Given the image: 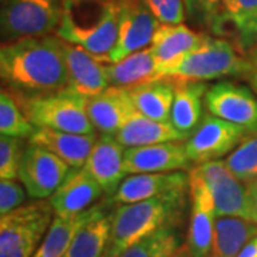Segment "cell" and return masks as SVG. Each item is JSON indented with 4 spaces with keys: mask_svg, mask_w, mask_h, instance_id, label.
I'll return each mask as SVG.
<instances>
[{
    "mask_svg": "<svg viewBox=\"0 0 257 257\" xmlns=\"http://www.w3.org/2000/svg\"><path fill=\"white\" fill-rule=\"evenodd\" d=\"M60 45L69 77L66 90L83 97H90L110 86L106 64L101 60L63 39H60Z\"/></svg>",
    "mask_w": 257,
    "mask_h": 257,
    "instance_id": "cell-14",
    "label": "cell"
},
{
    "mask_svg": "<svg viewBox=\"0 0 257 257\" xmlns=\"http://www.w3.org/2000/svg\"><path fill=\"white\" fill-rule=\"evenodd\" d=\"M186 190L162 194L140 202L117 204L113 210L111 233L104 257H116L130 244L166 224L180 223Z\"/></svg>",
    "mask_w": 257,
    "mask_h": 257,
    "instance_id": "cell-3",
    "label": "cell"
},
{
    "mask_svg": "<svg viewBox=\"0 0 257 257\" xmlns=\"http://www.w3.org/2000/svg\"><path fill=\"white\" fill-rule=\"evenodd\" d=\"M204 106L211 114L239 124L251 132L257 130V97L248 87L237 83H216L204 94Z\"/></svg>",
    "mask_w": 257,
    "mask_h": 257,
    "instance_id": "cell-13",
    "label": "cell"
},
{
    "mask_svg": "<svg viewBox=\"0 0 257 257\" xmlns=\"http://www.w3.org/2000/svg\"><path fill=\"white\" fill-rule=\"evenodd\" d=\"M189 193L192 207L186 250L190 257H211L217 213L210 189L196 167L189 175Z\"/></svg>",
    "mask_w": 257,
    "mask_h": 257,
    "instance_id": "cell-11",
    "label": "cell"
},
{
    "mask_svg": "<svg viewBox=\"0 0 257 257\" xmlns=\"http://www.w3.org/2000/svg\"><path fill=\"white\" fill-rule=\"evenodd\" d=\"M124 89L139 113L159 121H170L175 99V86L170 80L160 79Z\"/></svg>",
    "mask_w": 257,
    "mask_h": 257,
    "instance_id": "cell-27",
    "label": "cell"
},
{
    "mask_svg": "<svg viewBox=\"0 0 257 257\" xmlns=\"http://www.w3.org/2000/svg\"><path fill=\"white\" fill-rule=\"evenodd\" d=\"M121 146L127 147L149 146L165 142H182L187 140V136L173 127L170 121H159L150 119L145 114L135 111L126 123L114 135Z\"/></svg>",
    "mask_w": 257,
    "mask_h": 257,
    "instance_id": "cell-24",
    "label": "cell"
},
{
    "mask_svg": "<svg viewBox=\"0 0 257 257\" xmlns=\"http://www.w3.org/2000/svg\"><path fill=\"white\" fill-rule=\"evenodd\" d=\"M226 166L243 183H251L257 179V130L248 133L233 152H230Z\"/></svg>",
    "mask_w": 257,
    "mask_h": 257,
    "instance_id": "cell-31",
    "label": "cell"
},
{
    "mask_svg": "<svg viewBox=\"0 0 257 257\" xmlns=\"http://www.w3.org/2000/svg\"><path fill=\"white\" fill-rule=\"evenodd\" d=\"M229 40L204 35L200 43L162 70L172 82H209L221 77H248L251 63Z\"/></svg>",
    "mask_w": 257,
    "mask_h": 257,
    "instance_id": "cell-4",
    "label": "cell"
},
{
    "mask_svg": "<svg viewBox=\"0 0 257 257\" xmlns=\"http://www.w3.org/2000/svg\"><path fill=\"white\" fill-rule=\"evenodd\" d=\"M35 126L29 121L19 101L0 92V135L15 138H30Z\"/></svg>",
    "mask_w": 257,
    "mask_h": 257,
    "instance_id": "cell-32",
    "label": "cell"
},
{
    "mask_svg": "<svg viewBox=\"0 0 257 257\" xmlns=\"http://www.w3.org/2000/svg\"><path fill=\"white\" fill-rule=\"evenodd\" d=\"M2 216H3V214H0V221H2Z\"/></svg>",
    "mask_w": 257,
    "mask_h": 257,
    "instance_id": "cell-41",
    "label": "cell"
},
{
    "mask_svg": "<svg viewBox=\"0 0 257 257\" xmlns=\"http://www.w3.org/2000/svg\"><path fill=\"white\" fill-rule=\"evenodd\" d=\"M86 110L93 127L101 135H116L136 111L124 87L109 86L86 99Z\"/></svg>",
    "mask_w": 257,
    "mask_h": 257,
    "instance_id": "cell-19",
    "label": "cell"
},
{
    "mask_svg": "<svg viewBox=\"0 0 257 257\" xmlns=\"http://www.w3.org/2000/svg\"><path fill=\"white\" fill-rule=\"evenodd\" d=\"M189 187V176L182 170L160 173H138L123 179L116 192L111 194L113 204H127L140 202L162 194L186 190Z\"/></svg>",
    "mask_w": 257,
    "mask_h": 257,
    "instance_id": "cell-17",
    "label": "cell"
},
{
    "mask_svg": "<svg viewBox=\"0 0 257 257\" xmlns=\"http://www.w3.org/2000/svg\"><path fill=\"white\" fill-rule=\"evenodd\" d=\"M66 0H3L0 3V45L57 32Z\"/></svg>",
    "mask_w": 257,
    "mask_h": 257,
    "instance_id": "cell-5",
    "label": "cell"
},
{
    "mask_svg": "<svg viewBox=\"0 0 257 257\" xmlns=\"http://www.w3.org/2000/svg\"><path fill=\"white\" fill-rule=\"evenodd\" d=\"M119 8V36L110 63L150 46L159 20L145 0H116Z\"/></svg>",
    "mask_w": 257,
    "mask_h": 257,
    "instance_id": "cell-12",
    "label": "cell"
},
{
    "mask_svg": "<svg viewBox=\"0 0 257 257\" xmlns=\"http://www.w3.org/2000/svg\"><path fill=\"white\" fill-rule=\"evenodd\" d=\"M72 167L45 147L29 143L20 160L19 180L32 199L50 197L63 183Z\"/></svg>",
    "mask_w": 257,
    "mask_h": 257,
    "instance_id": "cell-10",
    "label": "cell"
},
{
    "mask_svg": "<svg viewBox=\"0 0 257 257\" xmlns=\"http://www.w3.org/2000/svg\"><path fill=\"white\" fill-rule=\"evenodd\" d=\"M203 36L204 33H197L183 23H159L150 43V50L159 64L160 76L165 67L175 63L197 46Z\"/></svg>",
    "mask_w": 257,
    "mask_h": 257,
    "instance_id": "cell-23",
    "label": "cell"
},
{
    "mask_svg": "<svg viewBox=\"0 0 257 257\" xmlns=\"http://www.w3.org/2000/svg\"><path fill=\"white\" fill-rule=\"evenodd\" d=\"M173 257H190V254L187 253V250H186V248H180V250H179Z\"/></svg>",
    "mask_w": 257,
    "mask_h": 257,
    "instance_id": "cell-40",
    "label": "cell"
},
{
    "mask_svg": "<svg viewBox=\"0 0 257 257\" xmlns=\"http://www.w3.org/2000/svg\"><path fill=\"white\" fill-rule=\"evenodd\" d=\"M180 248L179 223H172L130 244L116 257H173Z\"/></svg>",
    "mask_w": 257,
    "mask_h": 257,
    "instance_id": "cell-30",
    "label": "cell"
},
{
    "mask_svg": "<svg viewBox=\"0 0 257 257\" xmlns=\"http://www.w3.org/2000/svg\"><path fill=\"white\" fill-rule=\"evenodd\" d=\"M172 83L175 86V99L172 104L170 123L189 138L203 119V99L209 86L204 82Z\"/></svg>",
    "mask_w": 257,
    "mask_h": 257,
    "instance_id": "cell-25",
    "label": "cell"
},
{
    "mask_svg": "<svg viewBox=\"0 0 257 257\" xmlns=\"http://www.w3.org/2000/svg\"><path fill=\"white\" fill-rule=\"evenodd\" d=\"M96 140V133L82 135L52 128L35 127L32 136L29 138V143H35L50 150L72 169H80L86 165Z\"/></svg>",
    "mask_w": 257,
    "mask_h": 257,
    "instance_id": "cell-20",
    "label": "cell"
},
{
    "mask_svg": "<svg viewBox=\"0 0 257 257\" xmlns=\"http://www.w3.org/2000/svg\"><path fill=\"white\" fill-rule=\"evenodd\" d=\"M57 36L80 46L103 63L119 36V8L116 0H66Z\"/></svg>",
    "mask_w": 257,
    "mask_h": 257,
    "instance_id": "cell-2",
    "label": "cell"
},
{
    "mask_svg": "<svg viewBox=\"0 0 257 257\" xmlns=\"http://www.w3.org/2000/svg\"><path fill=\"white\" fill-rule=\"evenodd\" d=\"M86 99L69 90H62L33 97L19 96V104L35 127L94 135L96 128L87 116Z\"/></svg>",
    "mask_w": 257,
    "mask_h": 257,
    "instance_id": "cell-7",
    "label": "cell"
},
{
    "mask_svg": "<svg viewBox=\"0 0 257 257\" xmlns=\"http://www.w3.org/2000/svg\"><path fill=\"white\" fill-rule=\"evenodd\" d=\"M250 63H251V69H250V74H248V80L251 83L254 92L257 93V46L250 59Z\"/></svg>",
    "mask_w": 257,
    "mask_h": 257,
    "instance_id": "cell-37",
    "label": "cell"
},
{
    "mask_svg": "<svg viewBox=\"0 0 257 257\" xmlns=\"http://www.w3.org/2000/svg\"><path fill=\"white\" fill-rule=\"evenodd\" d=\"M113 203L106 199L99 211L76 233L63 257H104L111 233Z\"/></svg>",
    "mask_w": 257,
    "mask_h": 257,
    "instance_id": "cell-22",
    "label": "cell"
},
{
    "mask_svg": "<svg viewBox=\"0 0 257 257\" xmlns=\"http://www.w3.org/2000/svg\"><path fill=\"white\" fill-rule=\"evenodd\" d=\"M160 23H183L186 18L183 0H145Z\"/></svg>",
    "mask_w": 257,
    "mask_h": 257,
    "instance_id": "cell-35",
    "label": "cell"
},
{
    "mask_svg": "<svg viewBox=\"0 0 257 257\" xmlns=\"http://www.w3.org/2000/svg\"><path fill=\"white\" fill-rule=\"evenodd\" d=\"M247 187L248 192H250V196H251V199H253V203H254V206H256L257 209V179L254 182L248 183Z\"/></svg>",
    "mask_w": 257,
    "mask_h": 257,
    "instance_id": "cell-39",
    "label": "cell"
},
{
    "mask_svg": "<svg viewBox=\"0 0 257 257\" xmlns=\"http://www.w3.org/2000/svg\"><path fill=\"white\" fill-rule=\"evenodd\" d=\"M26 143L22 138L0 135V180L19 179L20 160Z\"/></svg>",
    "mask_w": 257,
    "mask_h": 257,
    "instance_id": "cell-33",
    "label": "cell"
},
{
    "mask_svg": "<svg viewBox=\"0 0 257 257\" xmlns=\"http://www.w3.org/2000/svg\"><path fill=\"white\" fill-rule=\"evenodd\" d=\"M26 190L15 180H0V214H6L22 206Z\"/></svg>",
    "mask_w": 257,
    "mask_h": 257,
    "instance_id": "cell-36",
    "label": "cell"
},
{
    "mask_svg": "<svg viewBox=\"0 0 257 257\" xmlns=\"http://www.w3.org/2000/svg\"><path fill=\"white\" fill-rule=\"evenodd\" d=\"M0 79L22 97L66 90L69 77L60 37H28L0 45Z\"/></svg>",
    "mask_w": 257,
    "mask_h": 257,
    "instance_id": "cell-1",
    "label": "cell"
},
{
    "mask_svg": "<svg viewBox=\"0 0 257 257\" xmlns=\"http://www.w3.org/2000/svg\"><path fill=\"white\" fill-rule=\"evenodd\" d=\"M2 2H3V0H0V3H2Z\"/></svg>",
    "mask_w": 257,
    "mask_h": 257,
    "instance_id": "cell-42",
    "label": "cell"
},
{
    "mask_svg": "<svg viewBox=\"0 0 257 257\" xmlns=\"http://www.w3.org/2000/svg\"><path fill=\"white\" fill-rule=\"evenodd\" d=\"M213 33L234 37L243 52L257 46V0H227Z\"/></svg>",
    "mask_w": 257,
    "mask_h": 257,
    "instance_id": "cell-21",
    "label": "cell"
},
{
    "mask_svg": "<svg viewBox=\"0 0 257 257\" xmlns=\"http://www.w3.org/2000/svg\"><path fill=\"white\" fill-rule=\"evenodd\" d=\"M239 257H257V236L251 239L240 251Z\"/></svg>",
    "mask_w": 257,
    "mask_h": 257,
    "instance_id": "cell-38",
    "label": "cell"
},
{
    "mask_svg": "<svg viewBox=\"0 0 257 257\" xmlns=\"http://www.w3.org/2000/svg\"><path fill=\"white\" fill-rule=\"evenodd\" d=\"M192 169V160L182 142H165L124 150L126 175L160 173Z\"/></svg>",
    "mask_w": 257,
    "mask_h": 257,
    "instance_id": "cell-15",
    "label": "cell"
},
{
    "mask_svg": "<svg viewBox=\"0 0 257 257\" xmlns=\"http://www.w3.org/2000/svg\"><path fill=\"white\" fill-rule=\"evenodd\" d=\"M184 9L187 15L197 23L210 30L216 28V23L220 18V13L227 0H183Z\"/></svg>",
    "mask_w": 257,
    "mask_h": 257,
    "instance_id": "cell-34",
    "label": "cell"
},
{
    "mask_svg": "<svg viewBox=\"0 0 257 257\" xmlns=\"http://www.w3.org/2000/svg\"><path fill=\"white\" fill-rule=\"evenodd\" d=\"M106 70L109 83L114 87H132L162 79L159 64L150 47L130 53L119 62L107 64Z\"/></svg>",
    "mask_w": 257,
    "mask_h": 257,
    "instance_id": "cell-26",
    "label": "cell"
},
{
    "mask_svg": "<svg viewBox=\"0 0 257 257\" xmlns=\"http://www.w3.org/2000/svg\"><path fill=\"white\" fill-rule=\"evenodd\" d=\"M53 216V207L46 199L22 204L3 214L0 221V257H33Z\"/></svg>",
    "mask_w": 257,
    "mask_h": 257,
    "instance_id": "cell-6",
    "label": "cell"
},
{
    "mask_svg": "<svg viewBox=\"0 0 257 257\" xmlns=\"http://www.w3.org/2000/svg\"><path fill=\"white\" fill-rule=\"evenodd\" d=\"M104 190L84 169H72L63 183L49 197L56 216L70 217L94 206Z\"/></svg>",
    "mask_w": 257,
    "mask_h": 257,
    "instance_id": "cell-16",
    "label": "cell"
},
{
    "mask_svg": "<svg viewBox=\"0 0 257 257\" xmlns=\"http://www.w3.org/2000/svg\"><path fill=\"white\" fill-rule=\"evenodd\" d=\"M196 170L210 189L217 217L233 216L257 223V209L247 184L231 173L224 160H211L199 165Z\"/></svg>",
    "mask_w": 257,
    "mask_h": 257,
    "instance_id": "cell-8",
    "label": "cell"
},
{
    "mask_svg": "<svg viewBox=\"0 0 257 257\" xmlns=\"http://www.w3.org/2000/svg\"><path fill=\"white\" fill-rule=\"evenodd\" d=\"M124 150L113 135H100L83 166L109 197L126 177Z\"/></svg>",
    "mask_w": 257,
    "mask_h": 257,
    "instance_id": "cell-18",
    "label": "cell"
},
{
    "mask_svg": "<svg viewBox=\"0 0 257 257\" xmlns=\"http://www.w3.org/2000/svg\"><path fill=\"white\" fill-rule=\"evenodd\" d=\"M248 130L214 114L203 116L199 126L187 138L184 147L192 163L203 165L229 155L247 136Z\"/></svg>",
    "mask_w": 257,
    "mask_h": 257,
    "instance_id": "cell-9",
    "label": "cell"
},
{
    "mask_svg": "<svg viewBox=\"0 0 257 257\" xmlns=\"http://www.w3.org/2000/svg\"><path fill=\"white\" fill-rule=\"evenodd\" d=\"M257 236V223L233 216H220L214 224L211 257H239L240 251Z\"/></svg>",
    "mask_w": 257,
    "mask_h": 257,
    "instance_id": "cell-29",
    "label": "cell"
},
{
    "mask_svg": "<svg viewBox=\"0 0 257 257\" xmlns=\"http://www.w3.org/2000/svg\"><path fill=\"white\" fill-rule=\"evenodd\" d=\"M101 203L92 206L90 209L84 210L80 214L63 217V216H53V220L47 229L45 237L40 246L37 247L33 257H63L70 246L76 233L86 221L93 217L99 209Z\"/></svg>",
    "mask_w": 257,
    "mask_h": 257,
    "instance_id": "cell-28",
    "label": "cell"
}]
</instances>
